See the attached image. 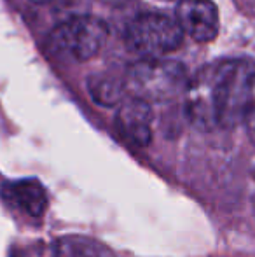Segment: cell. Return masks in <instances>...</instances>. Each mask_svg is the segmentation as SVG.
I'll list each match as a JSON object with an SVG mask.
<instances>
[{
    "label": "cell",
    "instance_id": "6da1fadb",
    "mask_svg": "<svg viewBox=\"0 0 255 257\" xmlns=\"http://www.w3.org/2000/svg\"><path fill=\"white\" fill-rule=\"evenodd\" d=\"M187 70L180 61L166 58H142L124 74V86L131 96L145 102H166L187 86Z\"/></svg>",
    "mask_w": 255,
    "mask_h": 257
},
{
    "label": "cell",
    "instance_id": "7a4b0ae2",
    "mask_svg": "<svg viewBox=\"0 0 255 257\" xmlns=\"http://www.w3.org/2000/svg\"><path fill=\"white\" fill-rule=\"evenodd\" d=\"M109 39V27L95 16H72L53 28L48 46L55 54L74 61L96 56Z\"/></svg>",
    "mask_w": 255,
    "mask_h": 257
},
{
    "label": "cell",
    "instance_id": "3957f363",
    "mask_svg": "<svg viewBox=\"0 0 255 257\" xmlns=\"http://www.w3.org/2000/svg\"><path fill=\"white\" fill-rule=\"evenodd\" d=\"M124 37L126 44L142 58H159L180 48L184 32L175 18L145 13L129 21Z\"/></svg>",
    "mask_w": 255,
    "mask_h": 257
},
{
    "label": "cell",
    "instance_id": "277c9868",
    "mask_svg": "<svg viewBox=\"0 0 255 257\" xmlns=\"http://www.w3.org/2000/svg\"><path fill=\"white\" fill-rule=\"evenodd\" d=\"M220 79L222 61H218L203 67L187 81L184 89L185 115L197 130H211L218 126Z\"/></svg>",
    "mask_w": 255,
    "mask_h": 257
},
{
    "label": "cell",
    "instance_id": "5b68a950",
    "mask_svg": "<svg viewBox=\"0 0 255 257\" xmlns=\"http://www.w3.org/2000/svg\"><path fill=\"white\" fill-rule=\"evenodd\" d=\"M255 74V65L246 60H224L220 79V107L218 126L232 128L241 122L243 107L248 93L250 79Z\"/></svg>",
    "mask_w": 255,
    "mask_h": 257
},
{
    "label": "cell",
    "instance_id": "8992f818",
    "mask_svg": "<svg viewBox=\"0 0 255 257\" xmlns=\"http://www.w3.org/2000/svg\"><path fill=\"white\" fill-rule=\"evenodd\" d=\"M184 35L196 42H211L218 34V11L211 0H178L177 16Z\"/></svg>",
    "mask_w": 255,
    "mask_h": 257
},
{
    "label": "cell",
    "instance_id": "52a82bcc",
    "mask_svg": "<svg viewBox=\"0 0 255 257\" xmlns=\"http://www.w3.org/2000/svg\"><path fill=\"white\" fill-rule=\"evenodd\" d=\"M117 133L135 147H147L152 140V108L150 103L129 96L119 103L116 115Z\"/></svg>",
    "mask_w": 255,
    "mask_h": 257
},
{
    "label": "cell",
    "instance_id": "ba28073f",
    "mask_svg": "<svg viewBox=\"0 0 255 257\" xmlns=\"http://www.w3.org/2000/svg\"><path fill=\"white\" fill-rule=\"evenodd\" d=\"M2 194L11 205L18 206L30 217H42L48 208V193L37 179H23L7 182Z\"/></svg>",
    "mask_w": 255,
    "mask_h": 257
},
{
    "label": "cell",
    "instance_id": "9c48e42d",
    "mask_svg": "<svg viewBox=\"0 0 255 257\" xmlns=\"http://www.w3.org/2000/svg\"><path fill=\"white\" fill-rule=\"evenodd\" d=\"M53 257H116L112 248L86 234H65L53 243Z\"/></svg>",
    "mask_w": 255,
    "mask_h": 257
},
{
    "label": "cell",
    "instance_id": "30bf717a",
    "mask_svg": "<svg viewBox=\"0 0 255 257\" xmlns=\"http://www.w3.org/2000/svg\"><path fill=\"white\" fill-rule=\"evenodd\" d=\"M88 91L96 103L103 107H114L119 105L124 98L126 86H124V75L116 77L107 72H100L88 79Z\"/></svg>",
    "mask_w": 255,
    "mask_h": 257
},
{
    "label": "cell",
    "instance_id": "8fae6325",
    "mask_svg": "<svg viewBox=\"0 0 255 257\" xmlns=\"http://www.w3.org/2000/svg\"><path fill=\"white\" fill-rule=\"evenodd\" d=\"M241 122L245 124L246 133L252 139V142H255V74L250 79L248 93H246L245 107H243Z\"/></svg>",
    "mask_w": 255,
    "mask_h": 257
},
{
    "label": "cell",
    "instance_id": "7c38bea8",
    "mask_svg": "<svg viewBox=\"0 0 255 257\" xmlns=\"http://www.w3.org/2000/svg\"><path fill=\"white\" fill-rule=\"evenodd\" d=\"M100 2L109 4V6H123V4H126V0H100Z\"/></svg>",
    "mask_w": 255,
    "mask_h": 257
},
{
    "label": "cell",
    "instance_id": "4fadbf2b",
    "mask_svg": "<svg viewBox=\"0 0 255 257\" xmlns=\"http://www.w3.org/2000/svg\"><path fill=\"white\" fill-rule=\"evenodd\" d=\"M32 2H35V4H49V2H53V0H32Z\"/></svg>",
    "mask_w": 255,
    "mask_h": 257
},
{
    "label": "cell",
    "instance_id": "5bb4252c",
    "mask_svg": "<svg viewBox=\"0 0 255 257\" xmlns=\"http://www.w3.org/2000/svg\"><path fill=\"white\" fill-rule=\"evenodd\" d=\"M168 2H173V0H168Z\"/></svg>",
    "mask_w": 255,
    "mask_h": 257
},
{
    "label": "cell",
    "instance_id": "9a60e30c",
    "mask_svg": "<svg viewBox=\"0 0 255 257\" xmlns=\"http://www.w3.org/2000/svg\"><path fill=\"white\" fill-rule=\"evenodd\" d=\"M253 203H255V196H253Z\"/></svg>",
    "mask_w": 255,
    "mask_h": 257
}]
</instances>
